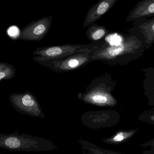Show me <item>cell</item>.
<instances>
[{"label":"cell","instance_id":"obj_13","mask_svg":"<svg viewBox=\"0 0 154 154\" xmlns=\"http://www.w3.org/2000/svg\"><path fill=\"white\" fill-rule=\"evenodd\" d=\"M125 138V136L122 133H119L114 138V140L116 142H121Z\"/></svg>","mask_w":154,"mask_h":154},{"label":"cell","instance_id":"obj_1","mask_svg":"<svg viewBox=\"0 0 154 154\" xmlns=\"http://www.w3.org/2000/svg\"><path fill=\"white\" fill-rule=\"evenodd\" d=\"M144 49V43L142 37L138 33H132L124 38L118 45H108L98 49L95 57L114 58L129 54L137 57L141 55Z\"/></svg>","mask_w":154,"mask_h":154},{"label":"cell","instance_id":"obj_8","mask_svg":"<svg viewBox=\"0 0 154 154\" xmlns=\"http://www.w3.org/2000/svg\"><path fill=\"white\" fill-rule=\"evenodd\" d=\"M150 18L135 21L137 23L135 27L143 40L145 49H149L154 43V16Z\"/></svg>","mask_w":154,"mask_h":154},{"label":"cell","instance_id":"obj_4","mask_svg":"<svg viewBox=\"0 0 154 154\" xmlns=\"http://www.w3.org/2000/svg\"><path fill=\"white\" fill-rule=\"evenodd\" d=\"M52 16H47L32 22L22 29L19 39L40 41L49 31L52 24Z\"/></svg>","mask_w":154,"mask_h":154},{"label":"cell","instance_id":"obj_9","mask_svg":"<svg viewBox=\"0 0 154 154\" xmlns=\"http://www.w3.org/2000/svg\"><path fill=\"white\" fill-rule=\"evenodd\" d=\"M109 33V31L104 26L94 23L88 26L86 31V35L91 42H97L103 40Z\"/></svg>","mask_w":154,"mask_h":154},{"label":"cell","instance_id":"obj_5","mask_svg":"<svg viewBox=\"0 0 154 154\" xmlns=\"http://www.w3.org/2000/svg\"><path fill=\"white\" fill-rule=\"evenodd\" d=\"M9 99L12 106L18 113L33 115L37 112L36 100L30 92L12 93L9 96Z\"/></svg>","mask_w":154,"mask_h":154},{"label":"cell","instance_id":"obj_12","mask_svg":"<svg viewBox=\"0 0 154 154\" xmlns=\"http://www.w3.org/2000/svg\"><path fill=\"white\" fill-rule=\"evenodd\" d=\"M79 60L76 58L70 59L68 61V65L71 68H75L79 64Z\"/></svg>","mask_w":154,"mask_h":154},{"label":"cell","instance_id":"obj_2","mask_svg":"<svg viewBox=\"0 0 154 154\" xmlns=\"http://www.w3.org/2000/svg\"><path fill=\"white\" fill-rule=\"evenodd\" d=\"M108 45L105 41L93 42L88 44H65L38 48L33 52V55L40 56L41 58H57L76 52H88L98 49Z\"/></svg>","mask_w":154,"mask_h":154},{"label":"cell","instance_id":"obj_14","mask_svg":"<svg viewBox=\"0 0 154 154\" xmlns=\"http://www.w3.org/2000/svg\"><path fill=\"white\" fill-rule=\"evenodd\" d=\"M152 119L154 120V116H153L152 117Z\"/></svg>","mask_w":154,"mask_h":154},{"label":"cell","instance_id":"obj_11","mask_svg":"<svg viewBox=\"0 0 154 154\" xmlns=\"http://www.w3.org/2000/svg\"><path fill=\"white\" fill-rule=\"evenodd\" d=\"M92 99L95 103L98 104H104L107 101V99L105 96L96 95L92 97Z\"/></svg>","mask_w":154,"mask_h":154},{"label":"cell","instance_id":"obj_7","mask_svg":"<svg viewBox=\"0 0 154 154\" xmlns=\"http://www.w3.org/2000/svg\"><path fill=\"white\" fill-rule=\"evenodd\" d=\"M154 16V0H140L130 11L126 22H131Z\"/></svg>","mask_w":154,"mask_h":154},{"label":"cell","instance_id":"obj_6","mask_svg":"<svg viewBox=\"0 0 154 154\" xmlns=\"http://www.w3.org/2000/svg\"><path fill=\"white\" fill-rule=\"evenodd\" d=\"M118 0H99L88 11L83 28L96 22L113 7Z\"/></svg>","mask_w":154,"mask_h":154},{"label":"cell","instance_id":"obj_3","mask_svg":"<svg viewBox=\"0 0 154 154\" xmlns=\"http://www.w3.org/2000/svg\"><path fill=\"white\" fill-rule=\"evenodd\" d=\"M35 141L29 136L18 131L9 134H0V148L11 152H28L35 148Z\"/></svg>","mask_w":154,"mask_h":154},{"label":"cell","instance_id":"obj_10","mask_svg":"<svg viewBox=\"0 0 154 154\" xmlns=\"http://www.w3.org/2000/svg\"><path fill=\"white\" fill-rule=\"evenodd\" d=\"M16 68L11 64L5 62H0V81L9 80L15 76Z\"/></svg>","mask_w":154,"mask_h":154}]
</instances>
